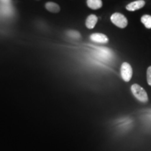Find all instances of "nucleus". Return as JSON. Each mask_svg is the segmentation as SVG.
Wrapping results in <instances>:
<instances>
[{"instance_id":"9d476101","label":"nucleus","mask_w":151,"mask_h":151,"mask_svg":"<svg viewBox=\"0 0 151 151\" xmlns=\"http://www.w3.org/2000/svg\"><path fill=\"white\" fill-rule=\"evenodd\" d=\"M46 8L47 10L52 13H58L60 11L59 5L54 2H48L46 4Z\"/></svg>"},{"instance_id":"f03ea898","label":"nucleus","mask_w":151,"mask_h":151,"mask_svg":"<svg viewBox=\"0 0 151 151\" xmlns=\"http://www.w3.org/2000/svg\"><path fill=\"white\" fill-rule=\"evenodd\" d=\"M111 20L115 25L120 28H124L127 26L128 22L124 15L120 13H115L111 17Z\"/></svg>"},{"instance_id":"f257e3e1","label":"nucleus","mask_w":151,"mask_h":151,"mask_svg":"<svg viewBox=\"0 0 151 151\" xmlns=\"http://www.w3.org/2000/svg\"><path fill=\"white\" fill-rule=\"evenodd\" d=\"M131 90L134 96L141 102L146 103L148 101V97L146 92L138 84H134L131 87Z\"/></svg>"},{"instance_id":"39448f33","label":"nucleus","mask_w":151,"mask_h":151,"mask_svg":"<svg viewBox=\"0 0 151 151\" xmlns=\"http://www.w3.org/2000/svg\"><path fill=\"white\" fill-rule=\"evenodd\" d=\"M90 39L92 41L99 43H108L109 39L105 35L101 33H94L90 35Z\"/></svg>"},{"instance_id":"ddd939ff","label":"nucleus","mask_w":151,"mask_h":151,"mask_svg":"<svg viewBox=\"0 0 151 151\" xmlns=\"http://www.w3.org/2000/svg\"><path fill=\"white\" fill-rule=\"evenodd\" d=\"M147 81L149 86H151V66L147 69Z\"/></svg>"},{"instance_id":"0eeeda50","label":"nucleus","mask_w":151,"mask_h":151,"mask_svg":"<svg viewBox=\"0 0 151 151\" xmlns=\"http://www.w3.org/2000/svg\"><path fill=\"white\" fill-rule=\"evenodd\" d=\"M98 20V18L95 15H90L86 19V25L88 29H93L95 27L96 24H97Z\"/></svg>"},{"instance_id":"7ed1b4c3","label":"nucleus","mask_w":151,"mask_h":151,"mask_svg":"<svg viewBox=\"0 0 151 151\" xmlns=\"http://www.w3.org/2000/svg\"><path fill=\"white\" fill-rule=\"evenodd\" d=\"M120 72H121L122 78L125 82H129L131 80L132 77V68L131 65L127 62H124L121 66V69H120Z\"/></svg>"},{"instance_id":"423d86ee","label":"nucleus","mask_w":151,"mask_h":151,"mask_svg":"<svg viewBox=\"0 0 151 151\" xmlns=\"http://www.w3.org/2000/svg\"><path fill=\"white\" fill-rule=\"evenodd\" d=\"M145 4L146 3H145V1H143V0H137V1H133V2L129 4L126 6V9L129 11H134L143 8Z\"/></svg>"},{"instance_id":"f8f14e48","label":"nucleus","mask_w":151,"mask_h":151,"mask_svg":"<svg viewBox=\"0 0 151 151\" xmlns=\"http://www.w3.org/2000/svg\"><path fill=\"white\" fill-rule=\"evenodd\" d=\"M67 35L69 37L73 38V39H79L81 37V35L78 32L74 31V30H70L67 32Z\"/></svg>"},{"instance_id":"20e7f679","label":"nucleus","mask_w":151,"mask_h":151,"mask_svg":"<svg viewBox=\"0 0 151 151\" xmlns=\"http://www.w3.org/2000/svg\"><path fill=\"white\" fill-rule=\"evenodd\" d=\"M14 13V9L11 6V4H6L0 3V15L1 16L7 17L11 16Z\"/></svg>"},{"instance_id":"4468645a","label":"nucleus","mask_w":151,"mask_h":151,"mask_svg":"<svg viewBox=\"0 0 151 151\" xmlns=\"http://www.w3.org/2000/svg\"><path fill=\"white\" fill-rule=\"evenodd\" d=\"M1 4H9L11 2V0H0Z\"/></svg>"},{"instance_id":"6e6552de","label":"nucleus","mask_w":151,"mask_h":151,"mask_svg":"<svg viewBox=\"0 0 151 151\" xmlns=\"http://www.w3.org/2000/svg\"><path fill=\"white\" fill-rule=\"evenodd\" d=\"M87 4L91 9L97 10L102 6V1L101 0H88Z\"/></svg>"},{"instance_id":"1a4fd4ad","label":"nucleus","mask_w":151,"mask_h":151,"mask_svg":"<svg viewBox=\"0 0 151 151\" xmlns=\"http://www.w3.org/2000/svg\"><path fill=\"white\" fill-rule=\"evenodd\" d=\"M97 49V54L98 55L102 58H106L109 59L111 57V51L109 49L106 48H98Z\"/></svg>"},{"instance_id":"9b49d317","label":"nucleus","mask_w":151,"mask_h":151,"mask_svg":"<svg viewBox=\"0 0 151 151\" xmlns=\"http://www.w3.org/2000/svg\"><path fill=\"white\" fill-rule=\"evenodd\" d=\"M141 22L145 25V27L148 29H151V16L144 15L141 17Z\"/></svg>"}]
</instances>
